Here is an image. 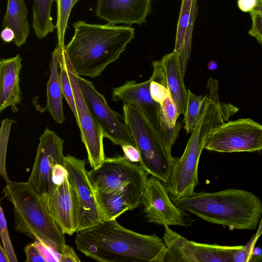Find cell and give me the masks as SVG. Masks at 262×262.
I'll return each instance as SVG.
<instances>
[{
    "instance_id": "1",
    "label": "cell",
    "mask_w": 262,
    "mask_h": 262,
    "mask_svg": "<svg viewBox=\"0 0 262 262\" xmlns=\"http://www.w3.org/2000/svg\"><path fill=\"white\" fill-rule=\"evenodd\" d=\"M77 249L99 262H164L167 247L153 234L139 233L105 220L76 232Z\"/></svg>"
},
{
    "instance_id": "2",
    "label": "cell",
    "mask_w": 262,
    "mask_h": 262,
    "mask_svg": "<svg viewBox=\"0 0 262 262\" xmlns=\"http://www.w3.org/2000/svg\"><path fill=\"white\" fill-rule=\"evenodd\" d=\"M74 35L63 52L77 76L94 78L117 60L134 37V28L107 24H73Z\"/></svg>"
},
{
    "instance_id": "3",
    "label": "cell",
    "mask_w": 262,
    "mask_h": 262,
    "mask_svg": "<svg viewBox=\"0 0 262 262\" xmlns=\"http://www.w3.org/2000/svg\"><path fill=\"white\" fill-rule=\"evenodd\" d=\"M237 112L236 107L221 102L218 95H205L202 112L187 142L182 155L174 159L171 172L165 187L174 203L194 192L199 184L200 158L206 141L217 126L228 121Z\"/></svg>"
},
{
    "instance_id": "4",
    "label": "cell",
    "mask_w": 262,
    "mask_h": 262,
    "mask_svg": "<svg viewBox=\"0 0 262 262\" xmlns=\"http://www.w3.org/2000/svg\"><path fill=\"white\" fill-rule=\"evenodd\" d=\"M3 190L13 207L17 231L52 248L58 253L59 262L80 261L74 250L66 244L64 233L42 199L28 182L10 181Z\"/></svg>"
},
{
    "instance_id": "5",
    "label": "cell",
    "mask_w": 262,
    "mask_h": 262,
    "mask_svg": "<svg viewBox=\"0 0 262 262\" xmlns=\"http://www.w3.org/2000/svg\"><path fill=\"white\" fill-rule=\"evenodd\" d=\"M174 204L207 222L230 229H255L262 216L261 200L242 189L194 192Z\"/></svg>"
},
{
    "instance_id": "6",
    "label": "cell",
    "mask_w": 262,
    "mask_h": 262,
    "mask_svg": "<svg viewBox=\"0 0 262 262\" xmlns=\"http://www.w3.org/2000/svg\"><path fill=\"white\" fill-rule=\"evenodd\" d=\"M123 119L140 154V165L149 174L166 183L174 159L141 112L123 103Z\"/></svg>"
},
{
    "instance_id": "7",
    "label": "cell",
    "mask_w": 262,
    "mask_h": 262,
    "mask_svg": "<svg viewBox=\"0 0 262 262\" xmlns=\"http://www.w3.org/2000/svg\"><path fill=\"white\" fill-rule=\"evenodd\" d=\"M204 149L219 152L262 150V124L250 118L227 121L209 136Z\"/></svg>"
},
{
    "instance_id": "8",
    "label": "cell",
    "mask_w": 262,
    "mask_h": 262,
    "mask_svg": "<svg viewBox=\"0 0 262 262\" xmlns=\"http://www.w3.org/2000/svg\"><path fill=\"white\" fill-rule=\"evenodd\" d=\"M150 78L139 83L134 80L127 81L123 85L113 89L112 98L115 101L121 100L123 103L130 104L138 108L166 149L171 153L179 131L170 129L164 124L161 106L152 99L150 93Z\"/></svg>"
},
{
    "instance_id": "9",
    "label": "cell",
    "mask_w": 262,
    "mask_h": 262,
    "mask_svg": "<svg viewBox=\"0 0 262 262\" xmlns=\"http://www.w3.org/2000/svg\"><path fill=\"white\" fill-rule=\"evenodd\" d=\"M163 239L167 247V262H233L243 246H221L189 241L164 226Z\"/></svg>"
},
{
    "instance_id": "10",
    "label": "cell",
    "mask_w": 262,
    "mask_h": 262,
    "mask_svg": "<svg viewBox=\"0 0 262 262\" xmlns=\"http://www.w3.org/2000/svg\"><path fill=\"white\" fill-rule=\"evenodd\" d=\"M32 170L28 180L45 203L56 186L53 172L56 166L63 165L64 140L54 131L46 128L39 138Z\"/></svg>"
},
{
    "instance_id": "11",
    "label": "cell",
    "mask_w": 262,
    "mask_h": 262,
    "mask_svg": "<svg viewBox=\"0 0 262 262\" xmlns=\"http://www.w3.org/2000/svg\"><path fill=\"white\" fill-rule=\"evenodd\" d=\"M77 77L83 98L94 119L101 127L104 137L114 144L135 146L123 117L109 107L104 96L96 90L92 82L81 76Z\"/></svg>"
},
{
    "instance_id": "12",
    "label": "cell",
    "mask_w": 262,
    "mask_h": 262,
    "mask_svg": "<svg viewBox=\"0 0 262 262\" xmlns=\"http://www.w3.org/2000/svg\"><path fill=\"white\" fill-rule=\"evenodd\" d=\"M141 204L149 222L164 226L189 227L193 222L186 211L178 207L172 201L162 181L152 176L146 180Z\"/></svg>"
},
{
    "instance_id": "13",
    "label": "cell",
    "mask_w": 262,
    "mask_h": 262,
    "mask_svg": "<svg viewBox=\"0 0 262 262\" xmlns=\"http://www.w3.org/2000/svg\"><path fill=\"white\" fill-rule=\"evenodd\" d=\"M64 166L68 178L74 187L78 200L77 231L97 225L105 220L98 205L96 190L91 181L84 160L71 155L64 157Z\"/></svg>"
},
{
    "instance_id": "14",
    "label": "cell",
    "mask_w": 262,
    "mask_h": 262,
    "mask_svg": "<svg viewBox=\"0 0 262 262\" xmlns=\"http://www.w3.org/2000/svg\"><path fill=\"white\" fill-rule=\"evenodd\" d=\"M89 174L96 190L111 192L130 184L145 183L148 174L140 164L118 156L105 157L98 167L89 171Z\"/></svg>"
},
{
    "instance_id": "15",
    "label": "cell",
    "mask_w": 262,
    "mask_h": 262,
    "mask_svg": "<svg viewBox=\"0 0 262 262\" xmlns=\"http://www.w3.org/2000/svg\"><path fill=\"white\" fill-rule=\"evenodd\" d=\"M64 56L73 91L77 113L76 121L80 130L81 141L86 148L91 167L95 169L102 164L105 158L103 131L93 117L83 98L77 74L65 54Z\"/></svg>"
},
{
    "instance_id": "16",
    "label": "cell",
    "mask_w": 262,
    "mask_h": 262,
    "mask_svg": "<svg viewBox=\"0 0 262 262\" xmlns=\"http://www.w3.org/2000/svg\"><path fill=\"white\" fill-rule=\"evenodd\" d=\"M44 203L64 234L72 235L77 232L79 222L78 200L68 173L56 184Z\"/></svg>"
},
{
    "instance_id": "17",
    "label": "cell",
    "mask_w": 262,
    "mask_h": 262,
    "mask_svg": "<svg viewBox=\"0 0 262 262\" xmlns=\"http://www.w3.org/2000/svg\"><path fill=\"white\" fill-rule=\"evenodd\" d=\"M151 9V0H98L96 15L108 24L141 25Z\"/></svg>"
},
{
    "instance_id": "18",
    "label": "cell",
    "mask_w": 262,
    "mask_h": 262,
    "mask_svg": "<svg viewBox=\"0 0 262 262\" xmlns=\"http://www.w3.org/2000/svg\"><path fill=\"white\" fill-rule=\"evenodd\" d=\"M145 183L130 184L111 192L95 190L96 199L105 220L116 219L125 211L139 206Z\"/></svg>"
},
{
    "instance_id": "19",
    "label": "cell",
    "mask_w": 262,
    "mask_h": 262,
    "mask_svg": "<svg viewBox=\"0 0 262 262\" xmlns=\"http://www.w3.org/2000/svg\"><path fill=\"white\" fill-rule=\"evenodd\" d=\"M22 59L16 55L0 61V112L10 107L13 112H18L21 103L19 74Z\"/></svg>"
},
{
    "instance_id": "20",
    "label": "cell",
    "mask_w": 262,
    "mask_h": 262,
    "mask_svg": "<svg viewBox=\"0 0 262 262\" xmlns=\"http://www.w3.org/2000/svg\"><path fill=\"white\" fill-rule=\"evenodd\" d=\"M197 15V0H182L173 51L178 54L183 77L190 57L192 31Z\"/></svg>"
},
{
    "instance_id": "21",
    "label": "cell",
    "mask_w": 262,
    "mask_h": 262,
    "mask_svg": "<svg viewBox=\"0 0 262 262\" xmlns=\"http://www.w3.org/2000/svg\"><path fill=\"white\" fill-rule=\"evenodd\" d=\"M168 89L180 114L185 115L188 100V90L185 86L178 53L173 52L165 55L161 60Z\"/></svg>"
},
{
    "instance_id": "22",
    "label": "cell",
    "mask_w": 262,
    "mask_h": 262,
    "mask_svg": "<svg viewBox=\"0 0 262 262\" xmlns=\"http://www.w3.org/2000/svg\"><path fill=\"white\" fill-rule=\"evenodd\" d=\"M61 49L57 46L52 52L50 62V75L47 83V103L44 110L48 111L54 121L62 124L65 120L62 106V91L58 71Z\"/></svg>"
},
{
    "instance_id": "23",
    "label": "cell",
    "mask_w": 262,
    "mask_h": 262,
    "mask_svg": "<svg viewBox=\"0 0 262 262\" xmlns=\"http://www.w3.org/2000/svg\"><path fill=\"white\" fill-rule=\"evenodd\" d=\"M25 0H7L6 14L2 27H8L14 32V42L18 47L25 43L29 34V25Z\"/></svg>"
},
{
    "instance_id": "24",
    "label": "cell",
    "mask_w": 262,
    "mask_h": 262,
    "mask_svg": "<svg viewBox=\"0 0 262 262\" xmlns=\"http://www.w3.org/2000/svg\"><path fill=\"white\" fill-rule=\"evenodd\" d=\"M55 0H33L32 27L37 38L41 39L52 33L56 25L51 15V9Z\"/></svg>"
},
{
    "instance_id": "25",
    "label": "cell",
    "mask_w": 262,
    "mask_h": 262,
    "mask_svg": "<svg viewBox=\"0 0 262 262\" xmlns=\"http://www.w3.org/2000/svg\"><path fill=\"white\" fill-rule=\"evenodd\" d=\"M79 0H55L57 5L56 29L57 35V47L64 48V36L68 22L73 7Z\"/></svg>"
},
{
    "instance_id": "26",
    "label": "cell",
    "mask_w": 262,
    "mask_h": 262,
    "mask_svg": "<svg viewBox=\"0 0 262 262\" xmlns=\"http://www.w3.org/2000/svg\"><path fill=\"white\" fill-rule=\"evenodd\" d=\"M204 100V96L196 95L188 90L187 105L183 120L187 134L191 133L195 126L202 112Z\"/></svg>"
},
{
    "instance_id": "27",
    "label": "cell",
    "mask_w": 262,
    "mask_h": 262,
    "mask_svg": "<svg viewBox=\"0 0 262 262\" xmlns=\"http://www.w3.org/2000/svg\"><path fill=\"white\" fill-rule=\"evenodd\" d=\"M24 251L26 255L25 261H57L53 249L36 239H34V242L30 243L26 246Z\"/></svg>"
},
{
    "instance_id": "28",
    "label": "cell",
    "mask_w": 262,
    "mask_h": 262,
    "mask_svg": "<svg viewBox=\"0 0 262 262\" xmlns=\"http://www.w3.org/2000/svg\"><path fill=\"white\" fill-rule=\"evenodd\" d=\"M59 68L60 69V82L63 96L65 98L70 108L73 112L76 120H77V113L73 94V91L70 79L68 70L62 49H61Z\"/></svg>"
},
{
    "instance_id": "29",
    "label": "cell",
    "mask_w": 262,
    "mask_h": 262,
    "mask_svg": "<svg viewBox=\"0 0 262 262\" xmlns=\"http://www.w3.org/2000/svg\"><path fill=\"white\" fill-rule=\"evenodd\" d=\"M160 106L161 118L165 125L170 129L180 131L181 125L177 120L180 113L170 94L164 98Z\"/></svg>"
},
{
    "instance_id": "30",
    "label": "cell",
    "mask_w": 262,
    "mask_h": 262,
    "mask_svg": "<svg viewBox=\"0 0 262 262\" xmlns=\"http://www.w3.org/2000/svg\"><path fill=\"white\" fill-rule=\"evenodd\" d=\"M16 122L13 120L5 118L2 121L1 127V139H0V164H1V173L6 183L10 182L7 176L5 161L6 151L9 139V136L11 129V127L13 123Z\"/></svg>"
},
{
    "instance_id": "31",
    "label": "cell",
    "mask_w": 262,
    "mask_h": 262,
    "mask_svg": "<svg viewBox=\"0 0 262 262\" xmlns=\"http://www.w3.org/2000/svg\"><path fill=\"white\" fill-rule=\"evenodd\" d=\"M0 209V230L3 247L7 254L9 261L16 262L17 260L10 241L7 222L2 206H1Z\"/></svg>"
},
{
    "instance_id": "32",
    "label": "cell",
    "mask_w": 262,
    "mask_h": 262,
    "mask_svg": "<svg viewBox=\"0 0 262 262\" xmlns=\"http://www.w3.org/2000/svg\"><path fill=\"white\" fill-rule=\"evenodd\" d=\"M257 239L256 234L249 242L236 253L233 257V262H249L252 261V252Z\"/></svg>"
},
{
    "instance_id": "33",
    "label": "cell",
    "mask_w": 262,
    "mask_h": 262,
    "mask_svg": "<svg viewBox=\"0 0 262 262\" xmlns=\"http://www.w3.org/2000/svg\"><path fill=\"white\" fill-rule=\"evenodd\" d=\"M250 14L252 23L248 34L262 45V13L250 12Z\"/></svg>"
},
{
    "instance_id": "34",
    "label": "cell",
    "mask_w": 262,
    "mask_h": 262,
    "mask_svg": "<svg viewBox=\"0 0 262 262\" xmlns=\"http://www.w3.org/2000/svg\"><path fill=\"white\" fill-rule=\"evenodd\" d=\"M121 146L124 153V156L129 161L134 162H140L139 152L135 146L125 144Z\"/></svg>"
},
{
    "instance_id": "35",
    "label": "cell",
    "mask_w": 262,
    "mask_h": 262,
    "mask_svg": "<svg viewBox=\"0 0 262 262\" xmlns=\"http://www.w3.org/2000/svg\"><path fill=\"white\" fill-rule=\"evenodd\" d=\"M257 0H237V5L243 12H251L255 7Z\"/></svg>"
},
{
    "instance_id": "36",
    "label": "cell",
    "mask_w": 262,
    "mask_h": 262,
    "mask_svg": "<svg viewBox=\"0 0 262 262\" xmlns=\"http://www.w3.org/2000/svg\"><path fill=\"white\" fill-rule=\"evenodd\" d=\"M1 37L4 42L9 43L14 41L15 34L11 29L5 27L1 31Z\"/></svg>"
},
{
    "instance_id": "37",
    "label": "cell",
    "mask_w": 262,
    "mask_h": 262,
    "mask_svg": "<svg viewBox=\"0 0 262 262\" xmlns=\"http://www.w3.org/2000/svg\"><path fill=\"white\" fill-rule=\"evenodd\" d=\"M0 247V262H9L7 254L2 245Z\"/></svg>"
},
{
    "instance_id": "38",
    "label": "cell",
    "mask_w": 262,
    "mask_h": 262,
    "mask_svg": "<svg viewBox=\"0 0 262 262\" xmlns=\"http://www.w3.org/2000/svg\"><path fill=\"white\" fill-rule=\"evenodd\" d=\"M251 12L262 13V0H257L256 6Z\"/></svg>"
},
{
    "instance_id": "39",
    "label": "cell",
    "mask_w": 262,
    "mask_h": 262,
    "mask_svg": "<svg viewBox=\"0 0 262 262\" xmlns=\"http://www.w3.org/2000/svg\"><path fill=\"white\" fill-rule=\"evenodd\" d=\"M208 69L210 70H214L217 68V63L214 61H211L208 64Z\"/></svg>"
},
{
    "instance_id": "40",
    "label": "cell",
    "mask_w": 262,
    "mask_h": 262,
    "mask_svg": "<svg viewBox=\"0 0 262 262\" xmlns=\"http://www.w3.org/2000/svg\"><path fill=\"white\" fill-rule=\"evenodd\" d=\"M258 261H262V254H261V255L258 259Z\"/></svg>"
}]
</instances>
